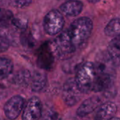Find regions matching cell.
<instances>
[{
    "label": "cell",
    "mask_w": 120,
    "mask_h": 120,
    "mask_svg": "<svg viewBox=\"0 0 120 120\" xmlns=\"http://www.w3.org/2000/svg\"><path fill=\"white\" fill-rule=\"evenodd\" d=\"M93 30V22L89 18L82 17L74 20L66 30L73 44L81 46L89 38Z\"/></svg>",
    "instance_id": "obj_1"
},
{
    "label": "cell",
    "mask_w": 120,
    "mask_h": 120,
    "mask_svg": "<svg viewBox=\"0 0 120 120\" xmlns=\"http://www.w3.org/2000/svg\"><path fill=\"white\" fill-rule=\"evenodd\" d=\"M96 79L94 63L86 62L77 70L75 81L79 90L83 94H88L93 90Z\"/></svg>",
    "instance_id": "obj_2"
},
{
    "label": "cell",
    "mask_w": 120,
    "mask_h": 120,
    "mask_svg": "<svg viewBox=\"0 0 120 120\" xmlns=\"http://www.w3.org/2000/svg\"><path fill=\"white\" fill-rule=\"evenodd\" d=\"M51 46L56 57L60 59L69 58L76 50V46L72 42L66 30L54 39Z\"/></svg>",
    "instance_id": "obj_3"
},
{
    "label": "cell",
    "mask_w": 120,
    "mask_h": 120,
    "mask_svg": "<svg viewBox=\"0 0 120 120\" xmlns=\"http://www.w3.org/2000/svg\"><path fill=\"white\" fill-rule=\"evenodd\" d=\"M65 20L63 14L56 9L50 11L44 18V29L49 35H56L63 28Z\"/></svg>",
    "instance_id": "obj_4"
},
{
    "label": "cell",
    "mask_w": 120,
    "mask_h": 120,
    "mask_svg": "<svg viewBox=\"0 0 120 120\" xmlns=\"http://www.w3.org/2000/svg\"><path fill=\"white\" fill-rule=\"evenodd\" d=\"M94 63L96 75L115 77L116 65L112 60L108 51L98 53L96 58L95 63Z\"/></svg>",
    "instance_id": "obj_5"
},
{
    "label": "cell",
    "mask_w": 120,
    "mask_h": 120,
    "mask_svg": "<svg viewBox=\"0 0 120 120\" xmlns=\"http://www.w3.org/2000/svg\"><path fill=\"white\" fill-rule=\"evenodd\" d=\"M25 99L21 96L11 97L4 105V112L6 117L9 120L16 119L22 112L25 107Z\"/></svg>",
    "instance_id": "obj_6"
},
{
    "label": "cell",
    "mask_w": 120,
    "mask_h": 120,
    "mask_svg": "<svg viewBox=\"0 0 120 120\" xmlns=\"http://www.w3.org/2000/svg\"><path fill=\"white\" fill-rule=\"evenodd\" d=\"M42 114V105L40 99L37 96L30 98L24 107L22 119L25 120H35L41 118Z\"/></svg>",
    "instance_id": "obj_7"
},
{
    "label": "cell",
    "mask_w": 120,
    "mask_h": 120,
    "mask_svg": "<svg viewBox=\"0 0 120 120\" xmlns=\"http://www.w3.org/2000/svg\"><path fill=\"white\" fill-rule=\"evenodd\" d=\"M56 55L53 50L51 43H46L41 46L39 54L37 63L40 68L44 70H50L54 63Z\"/></svg>",
    "instance_id": "obj_8"
},
{
    "label": "cell",
    "mask_w": 120,
    "mask_h": 120,
    "mask_svg": "<svg viewBox=\"0 0 120 120\" xmlns=\"http://www.w3.org/2000/svg\"><path fill=\"white\" fill-rule=\"evenodd\" d=\"M82 92L79 90L75 79H69L64 84L63 97L65 103L72 106L76 104L80 99Z\"/></svg>",
    "instance_id": "obj_9"
},
{
    "label": "cell",
    "mask_w": 120,
    "mask_h": 120,
    "mask_svg": "<svg viewBox=\"0 0 120 120\" xmlns=\"http://www.w3.org/2000/svg\"><path fill=\"white\" fill-rule=\"evenodd\" d=\"M101 105V100L98 96H92L84 101L79 105V107L77 110V115L80 117H86L89 115L94 110L98 108V107Z\"/></svg>",
    "instance_id": "obj_10"
},
{
    "label": "cell",
    "mask_w": 120,
    "mask_h": 120,
    "mask_svg": "<svg viewBox=\"0 0 120 120\" xmlns=\"http://www.w3.org/2000/svg\"><path fill=\"white\" fill-rule=\"evenodd\" d=\"M83 9V3L78 0H69L64 2L60 6L61 12L70 17H75L78 15Z\"/></svg>",
    "instance_id": "obj_11"
},
{
    "label": "cell",
    "mask_w": 120,
    "mask_h": 120,
    "mask_svg": "<svg viewBox=\"0 0 120 120\" xmlns=\"http://www.w3.org/2000/svg\"><path fill=\"white\" fill-rule=\"evenodd\" d=\"M117 110L115 103L112 102H106L101 104L96 112V120H110L114 117Z\"/></svg>",
    "instance_id": "obj_12"
},
{
    "label": "cell",
    "mask_w": 120,
    "mask_h": 120,
    "mask_svg": "<svg viewBox=\"0 0 120 120\" xmlns=\"http://www.w3.org/2000/svg\"><path fill=\"white\" fill-rule=\"evenodd\" d=\"M108 52L116 66L120 67V35L113 37L110 41L108 44Z\"/></svg>",
    "instance_id": "obj_13"
},
{
    "label": "cell",
    "mask_w": 120,
    "mask_h": 120,
    "mask_svg": "<svg viewBox=\"0 0 120 120\" xmlns=\"http://www.w3.org/2000/svg\"><path fill=\"white\" fill-rule=\"evenodd\" d=\"M32 90L34 92L42 91L46 86L47 77L46 75L41 72H34L32 76Z\"/></svg>",
    "instance_id": "obj_14"
},
{
    "label": "cell",
    "mask_w": 120,
    "mask_h": 120,
    "mask_svg": "<svg viewBox=\"0 0 120 120\" xmlns=\"http://www.w3.org/2000/svg\"><path fill=\"white\" fill-rule=\"evenodd\" d=\"M13 70V64L11 59L0 57V81L7 78Z\"/></svg>",
    "instance_id": "obj_15"
},
{
    "label": "cell",
    "mask_w": 120,
    "mask_h": 120,
    "mask_svg": "<svg viewBox=\"0 0 120 120\" xmlns=\"http://www.w3.org/2000/svg\"><path fill=\"white\" fill-rule=\"evenodd\" d=\"M104 33L108 37H115L120 35V18L111 20L105 26Z\"/></svg>",
    "instance_id": "obj_16"
},
{
    "label": "cell",
    "mask_w": 120,
    "mask_h": 120,
    "mask_svg": "<svg viewBox=\"0 0 120 120\" xmlns=\"http://www.w3.org/2000/svg\"><path fill=\"white\" fill-rule=\"evenodd\" d=\"M14 17L12 12L7 9L0 10V27H8L12 24Z\"/></svg>",
    "instance_id": "obj_17"
},
{
    "label": "cell",
    "mask_w": 120,
    "mask_h": 120,
    "mask_svg": "<svg viewBox=\"0 0 120 120\" xmlns=\"http://www.w3.org/2000/svg\"><path fill=\"white\" fill-rule=\"evenodd\" d=\"M32 1V0H11L12 6L20 8H23L28 6Z\"/></svg>",
    "instance_id": "obj_18"
},
{
    "label": "cell",
    "mask_w": 120,
    "mask_h": 120,
    "mask_svg": "<svg viewBox=\"0 0 120 120\" xmlns=\"http://www.w3.org/2000/svg\"><path fill=\"white\" fill-rule=\"evenodd\" d=\"M15 27L21 30H25L27 26V21L26 19L19 18H14L13 20V22Z\"/></svg>",
    "instance_id": "obj_19"
},
{
    "label": "cell",
    "mask_w": 120,
    "mask_h": 120,
    "mask_svg": "<svg viewBox=\"0 0 120 120\" xmlns=\"http://www.w3.org/2000/svg\"><path fill=\"white\" fill-rule=\"evenodd\" d=\"M9 46H10V44L7 37L0 34V53L7 51Z\"/></svg>",
    "instance_id": "obj_20"
},
{
    "label": "cell",
    "mask_w": 120,
    "mask_h": 120,
    "mask_svg": "<svg viewBox=\"0 0 120 120\" xmlns=\"http://www.w3.org/2000/svg\"><path fill=\"white\" fill-rule=\"evenodd\" d=\"M89 3H97V2H98L100 0H87Z\"/></svg>",
    "instance_id": "obj_21"
},
{
    "label": "cell",
    "mask_w": 120,
    "mask_h": 120,
    "mask_svg": "<svg viewBox=\"0 0 120 120\" xmlns=\"http://www.w3.org/2000/svg\"><path fill=\"white\" fill-rule=\"evenodd\" d=\"M0 10H1V8H0Z\"/></svg>",
    "instance_id": "obj_22"
}]
</instances>
